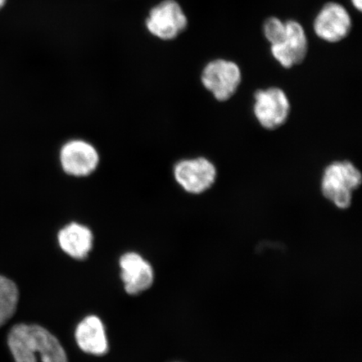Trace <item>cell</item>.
I'll return each mask as SVG.
<instances>
[{"label": "cell", "mask_w": 362, "mask_h": 362, "mask_svg": "<svg viewBox=\"0 0 362 362\" xmlns=\"http://www.w3.org/2000/svg\"><path fill=\"white\" fill-rule=\"evenodd\" d=\"M8 346L16 362H68L64 349L47 329L37 325L19 324L8 334Z\"/></svg>", "instance_id": "obj_1"}, {"label": "cell", "mask_w": 362, "mask_h": 362, "mask_svg": "<svg viewBox=\"0 0 362 362\" xmlns=\"http://www.w3.org/2000/svg\"><path fill=\"white\" fill-rule=\"evenodd\" d=\"M362 183V175L351 161H334L325 169L321 179V192L339 209H348L353 194Z\"/></svg>", "instance_id": "obj_2"}, {"label": "cell", "mask_w": 362, "mask_h": 362, "mask_svg": "<svg viewBox=\"0 0 362 362\" xmlns=\"http://www.w3.org/2000/svg\"><path fill=\"white\" fill-rule=\"evenodd\" d=\"M242 71L236 62L216 59L207 63L202 72V83L219 102L228 101L242 83Z\"/></svg>", "instance_id": "obj_3"}, {"label": "cell", "mask_w": 362, "mask_h": 362, "mask_svg": "<svg viewBox=\"0 0 362 362\" xmlns=\"http://www.w3.org/2000/svg\"><path fill=\"white\" fill-rule=\"evenodd\" d=\"M291 101L279 88L257 90L255 93L253 115L262 128L275 130L286 123L291 113Z\"/></svg>", "instance_id": "obj_4"}, {"label": "cell", "mask_w": 362, "mask_h": 362, "mask_svg": "<svg viewBox=\"0 0 362 362\" xmlns=\"http://www.w3.org/2000/svg\"><path fill=\"white\" fill-rule=\"evenodd\" d=\"M149 33L162 40L177 38L187 29L188 19L175 0H164L153 6L146 21Z\"/></svg>", "instance_id": "obj_5"}, {"label": "cell", "mask_w": 362, "mask_h": 362, "mask_svg": "<svg viewBox=\"0 0 362 362\" xmlns=\"http://www.w3.org/2000/svg\"><path fill=\"white\" fill-rule=\"evenodd\" d=\"M174 177L185 192L201 194L214 187L217 177L216 167L205 157L185 158L174 166Z\"/></svg>", "instance_id": "obj_6"}, {"label": "cell", "mask_w": 362, "mask_h": 362, "mask_svg": "<svg viewBox=\"0 0 362 362\" xmlns=\"http://www.w3.org/2000/svg\"><path fill=\"white\" fill-rule=\"evenodd\" d=\"M59 157L63 171L78 178L92 175L100 162L97 148L83 139H71L63 144Z\"/></svg>", "instance_id": "obj_7"}, {"label": "cell", "mask_w": 362, "mask_h": 362, "mask_svg": "<svg viewBox=\"0 0 362 362\" xmlns=\"http://www.w3.org/2000/svg\"><path fill=\"white\" fill-rule=\"evenodd\" d=\"M351 26L350 13L337 2L325 4L314 21L316 35L329 43H337L347 37Z\"/></svg>", "instance_id": "obj_8"}, {"label": "cell", "mask_w": 362, "mask_h": 362, "mask_svg": "<svg viewBox=\"0 0 362 362\" xmlns=\"http://www.w3.org/2000/svg\"><path fill=\"white\" fill-rule=\"evenodd\" d=\"M286 33L281 43L271 45L272 56L280 66L286 69L300 65L309 49L307 35L304 27L296 21L285 22Z\"/></svg>", "instance_id": "obj_9"}, {"label": "cell", "mask_w": 362, "mask_h": 362, "mask_svg": "<svg viewBox=\"0 0 362 362\" xmlns=\"http://www.w3.org/2000/svg\"><path fill=\"white\" fill-rule=\"evenodd\" d=\"M120 267L121 277L127 293L136 296L152 286L153 283L152 267L137 253H126L121 257Z\"/></svg>", "instance_id": "obj_10"}, {"label": "cell", "mask_w": 362, "mask_h": 362, "mask_svg": "<svg viewBox=\"0 0 362 362\" xmlns=\"http://www.w3.org/2000/svg\"><path fill=\"white\" fill-rule=\"evenodd\" d=\"M63 251L75 259H85L93 247V235L88 226L76 223L66 225L58 233Z\"/></svg>", "instance_id": "obj_11"}, {"label": "cell", "mask_w": 362, "mask_h": 362, "mask_svg": "<svg viewBox=\"0 0 362 362\" xmlns=\"http://www.w3.org/2000/svg\"><path fill=\"white\" fill-rule=\"evenodd\" d=\"M76 339L79 347L88 354L103 356L108 351L105 329L97 316H88L78 325Z\"/></svg>", "instance_id": "obj_12"}, {"label": "cell", "mask_w": 362, "mask_h": 362, "mask_svg": "<svg viewBox=\"0 0 362 362\" xmlns=\"http://www.w3.org/2000/svg\"><path fill=\"white\" fill-rule=\"evenodd\" d=\"M19 297V289L16 283L0 275V327L16 314Z\"/></svg>", "instance_id": "obj_13"}, {"label": "cell", "mask_w": 362, "mask_h": 362, "mask_svg": "<svg viewBox=\"0 0 362 362\" xmlns=\"http://www.w3.org/2000/svg\"><path fill=\"white\" fill-rule=\"evenodd\" d=\"M264 33L271 45L281 43L286 33L285 22L277 17H270L264 25Z\"/></svg>", "instance_id": "obj_14"}, {"label": "cell", "mask_w": 362, "mask_h": 362, "mask_svg": "<svg viewBox=\"0 0 362 362\" xmlns=\"http://www.w3.org/2000/svg\"><path fill=\"white\" fill-rule=\"evenodd\" d=\"M353 6H354L357 11H361L362 10V0H351Z\"/></svg>", "instance_id": "obj_15"}, {"label": "cell", "mask_w": 362, "mask_h": 362, "mask_svg": "<svg viewBox=\"0 0 362 362\" xmlns=\"http://www.w3.org/2000/svg\"><path fill=\"white\" fill-rule=\"evenodd\" d=\"M7 0H0V8H3Z\"/></svg>", "instance_id": "obj_16"}]
</instances>
